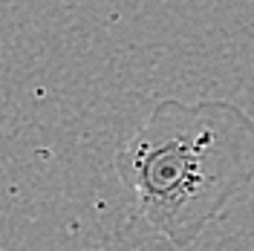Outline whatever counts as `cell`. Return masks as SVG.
Segmentation results:
<instances>
[{"label":"cell","mask_w":254,"mask_h":251,"mask_svg":"<svg viewBox=\"0 0 254 251\" xmlns=\"http://www.w3.org/2000/svg\"><path fill=\"white\" fill-rule=\"evenodd\" d=\"M116 173L147 225L188 249L254 182V119L222 98H162L119 144Z\"/></svg>","instance_id":"6da1fadb"}]
</instances>
